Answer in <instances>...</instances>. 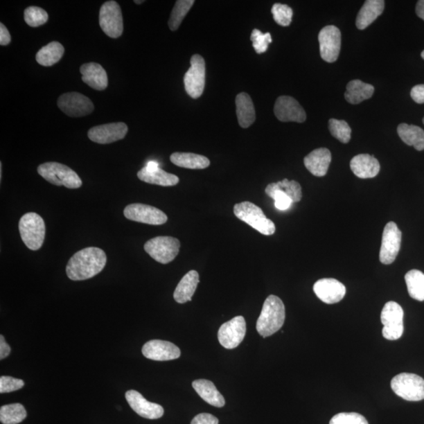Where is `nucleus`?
<instances>
[{
	"label": "nucleus",
	"mask_w": 424,
	"mask_h": 424,
	"mask_svg": "<svg viewBox=\"0 0 424 424\" xmlns=\"http://www.w3.org/2000/svg\"><path fill=\"white\" fill-rule=\"evenodd\" d=\"M191 67L184 76L186 93L193 98L202 96L205 86L206 68L202 56L194 55L191 60Z\"/></svg>",
	"instance_id": "obj_10"
},
{
	"label": "nucleus",
	"mask_w": 424,
	"mask_h": 424,
	"mask_svg": "<svg viewBox=\"0 0 424 424\" xmlns=\"http://www.w3.org/2000/svg\"><path fill=\"white\" fill-rule=\"evenodd\" d=\"M385 7L384 0H367L359 11L356 19V26L364 30L373 24L382 14Z\"/></svg>",
	"instance_id": "obj_24"
},
{
	"label": "nucleus",
	"mask_w": 424,
	"mask_h": 424,
	"mask_svg": "<svg viewBox=\"0 0 424 424\" xmlns=\"http://www.w3.org/2000/svg\"><path fill=\"white\" fill-rule=\"evenodd\" d=\"M404 311L398 303L390 301L381 312V322L385 326L382 335L388 340H397L403 337Z\"/></svg>",
	"instance_id": "obj_7"
},
{
	"label": "nucleus",
	"mask_w": 424,
	"mask_h": 424,
	"mask_svg": "<svg viewBox=\"0 0 424 424\" xmlns=\"http://www.w3.org/2000/svg\"><path fill=\"white\" fill-rule=\"evenodd\" d=\"M251 40L257 54H263L266 52L269 44L272 43L270 33H263L256 28L251 33Z\"/></svg>",
	"instance_id": "obj_40"
},
{
	"label": "nucleus",
	"mask_w": 424,
	"mask_h": 424,
	"mask_svg": "<svg viewBox=\"0 0 424 424\" xmlns=\"http://www.w3.org/2000/svg\"><path fill=\"white\" fill-rule=\"evenodd\" d=\"M170 160L176 166L188 169H204L210 165L207 157L191 152H174Z\"/></svg>",
	"instance_id": "obj_30"
},
{
	"label": "nucleus",
	"mask_w": 424,
	"mask_h": 424,
	"mask_svg": "<svg viewBox=\"0 0 424 424\" xmlns=\"http://www.w3.org/2000/svg\"><path fill=\"white\" fill-rule=\"evenodd\" d=\"M48 19L47 12L38 7H28L24 12V19L28 26L33 28L44 25Z\"/></svg>",
	"instance_id": "obj_38"
},
{
	"label": "nucleus",
	"mask_w": 424,
	"mask_h": 424,
	"mask_svg": "<svg viewBox=\"0 0 424 424\" xmlns=\"http://www.w3.org/2000/svg\"><path fill=\"white\" fill-rule=\"evenodd\" d=\"M236 107L239 125L241 127H249L256 121V109L251 97L247 93H240L236 98Z\"/></svg>",
	"instance_id": "obj_27"
},
{
	"label": "nucleus",
	"mask_w": 424,
	"mask_h": 424,
	"mask_svg": "<svg viewBox=\"0 0 424 424\" xmlns=\"http://www.w3.org/2000/svg\"><path fill=\"white\" fill-rule=\"evenodd\" d=\"M274 114L281 122L303 123L306 114L296 99L290 96H281L274 105Z\"/></svg>",
	"instance_id": "obj_17"
},
{
	"label": "nucleus",
	"mask_w": 424,
	"mask_h": 424,
	"mask_svg": "<svg viewBox=\"0 0 424 424\" xmlns=\"http://www.w3.org/2000/svg\"><path fill=\"white\" fill-rule=\"evenodd\" d=\"M11 37L7 27L3 23L0 24V44L7 46L10 43Z\"/></svg>",
	"instance_id": "obj_46"
},
{
	"label": "nucleus",
	"mask_w": 424,
	"mask_h": 424,
	"mask_svg": "<svg viewBox=\"0 0 424 424\" xmlns=\"http://www.w3.org/2000/svg\"><path fill=\"white\" fill-rule=\"evenodd\" d=\"M267 195L274 200V205L276 209L286 211L291 207L292 200L285 193L281 191L269 190L266 188Z\"/></svg>",
	"instance_id": "obj_42"
},
{
	"label": "nucleus",
	"mask_w": 424,
	"mask_h": 424,
	"mask_svg": "<svg viewBox=\"0 0 424 424\" xmlns=\"http://www.w3.org/2000/svg\"><path fill=\"white\" fill-rule=\"evenodd\" d=\"M128 127L125 123H111L94 127L88 132V138L94 143L109 144L125 139Z\"/></svg>",
	"instance_id": "obj_16"
},
{
	"label": "nucleus",
	"mask_w": 424,
	"mask_h": 424,
	"mask_svg": "<svg viewBox=\"0 0 424 424\" xmlns=\"http://www.w3.org/2000/svg\"><path fill=\"white\" fill-rule=\"evenodd\" d=\"M191 424H219V420L209 414H200L193 418Z\"/></svg>",
	"instance_id": "obj_44"
},
{
	"label": "nucleus",
	"mask_w": 424,
	"mask_h": 424,
	"mask_svg": "<svg viewBox=\"0 0 424 424\" xmlns=\"http://www.w3.org/2000/svg\"><path fill=\"white\" fill-rule=\"evenodd\" d=\"M374 91L375 88L373 85L365 84L362 80H353L346 85L344 96L347 102L356 105L372 98Z\"/></svg>",
	"instance_id": "obj_29"
},
{
	"label": "nucleus",
	"mask_w": 424,
	"mask_h": 424,
	"mask_svg": "<svg viewBox=\"0 0 424 424\" xmlns=\"http://www.w3.org/2000/svg\"><path fill=\"white\" fill-rule=\"evenodd\" d=\"M411 98L418 104L424 103V85H419L412 87Z\"/></svg>",
	"instance_id": "obj_45"
},
{
	"label": "nucleus",
	"mask_w": 424,
	"mask_h": 424,
	"mask_svg": "<svg viewBox=\"0 0 424 424\" xmlns=\"http://www.w3.org/2000/svg\"><path fill=\"white\" fill-rule=\"evenodd\" d=\"M82 80L97 91H104L108 86V76L105 70L96 62L82 64L80 67Z\"/></svg>",
	"instance_id": "obj_21"
},
{
	"label": "nucleus",
	"mask_w": 424,
	"mask_h": 424,
	"mask_svg": "<svg viewBox=\"0 0 424 424\" xmlns=\"http://www.w3.org/2000/svg\"><path fill=\"white\" fill-rule=\"evenodd\" d=\"M144 249L157 262L168 264L178 256L180 242L173 237H157L147 241Z\"/></svg>",
	"instance_id": "obj_8"
},
{
	"label": "nucleus",
	"mask_w": 424,
	"mask_h": 424,
	"mask_svg": "<svg viewBox=\"0 0 424 424\" xmlns=\"http://www.w3.org/2000/svg\"><path fill=\"white\" fill-rule=\"evenodd\" d=\"M391 386L398 396L409 402L424 399V380L416 374H398L392 379Z\"/></svg>",
	"instance_id": "obj_6"
},
{
	"label": "nucleus",
	"mask_w": 424,
	"mask_h": 424,
	"mask_svg": "<svg viewBox=\"0 0 424 424\" xmlns=\"http://www.w3.org/2000/svg\"><path fill=\"white\" fill-rule=\"evenodd\" d=\"M421 57L424 59V51L421 53Z\"/></svg>",
	"instance_id": "obj_50"
},
{
	"label": "nucleus",
	"mask_w": 424,
	"mask_h": 424,
	"mask_svg": "<svg viewBox=\"0 0 424 424\" xmlns=\"http://www.w3.org/2000/svg\"><path fill=\"white\" fill-rule=\"evenodd\" d=\"M274 21L281 26L287 27L290 26L292 20L293 10L286 4L275 3L272 10Z\"/></svg>",
	"instance_id": "obj_39"
},
{
	"label": "nucleus",
	"mask_w": 424,
	"mask_h": 424,
	"mask_svg": "<svg viewBox=\"0 0 424 424\" xmlns=\"http://www.w3.org/2000/svg\"><path fill=\"white\" fill-rule=\"evenodd\" d=\"M37 172L53 185L63 186L69 188H78L82 186L79 175L73 169L60 163H44L39 165Z\"/></svg>",
	"instance_id": "obj_5"
},
{
	"label": "nucleus",
	"mask_w": 424,
	"mask_h": 424,
	"mask_svg": "<svg viewBox=\"0 0 424 424\" xmlns=\"http://www.w3.org/2000/svg\"><path fill=\"white\" fill-rule=\"evenodd\" d=\"M351 169L358 178L373 179L379 174L380 164L373 156L359 154L352 159Z\"/></svg>",
	"instance_id": "obj_23"
},
{
	"label": "nucleus",
	"mask_w": 424,
	"mask_h": 424,
	"mask_svg": "<svg viewBox=\"0 0 424 424\" xmlns=\"http://www.w3.org/2000/svg\"><path fill=\"white\" fill-rule=\"evenodd\" d=\"M316 296L327 304L337 303L346 294V287L337 280L323 279L318 280L314 285Z\"/></svg>",
	"instance_id": "obj_20"
},
{
	"label": "nucleus",
	"mask_w": 424,
	"mask_h": 424,
	"mask_svg": "<svg viewBox=\"0 0 424 424\" xmlns=\"http://www.w3.org/2000/svg\"><path fill=\"white\" fill-rule=\"evenodd\" d=\"M329 424H369L365 417L357 412H341L334 416Z\"/></svg>",
	"instance_id": "obj_41"
},
{
	"label": "nucleus",
	"mask_w": 424,
	"mask_h": 424,
	"mask_svg": "<svg viewBox=\"0 0 424 424\" xmlns=\"http://www.w3.org/2000/svg\"><path fill=\"white\" fill-rule=\"evenodd\" d=\"M138 178L149 184L161 186H173L179 184L178 176L168 173L159 168L154 170H150L145 167L141 169L137 174Z\"/></svg>",
	"instance_id": "obj_28"
},
{
	"label": "nucleus",
	"mask_w": 424,
	"mask_h": 424,
	"mask_svg": "<svg viewBox=\"0 0 424 424\" xmlns=\"http://www.w3.org/2000/svg\"><path fill=\"white\" fill-rule=\"evenodd\" d=\"M269 190L281 191L290 197L293 203L300 202L302 199V188L299 182L287 179L270 184L267 186Z\"/></svg>",
	"instance_id": "obj_35"
},
{
	"label": "nucleus",
	"mask_w": 424,
	"mask_h": 424,
	"mask_svg": "<svg viewBox=\"0 0 424 424\" xmlns=\"http://www.w3.org/2000/svg\"><path fill=\"white\" fill-rule=\"evenodd\" d=\"M25 385V382L19 379L11 376H1L0 378V393H10L20 390Z\"/></svg>",
	"instance_id": "obj_43"
},
{
	"label": "nucleus",
	"mask_w": 424,
	"mask_h": 424,
	"mask_svg": "<svg viewBox=\"0 0 424 424\" xmlns=\"http://www.w3.org/2000/svg\"><path fill=\"white\" fill-rule=\"evenodd\" d=\"M402 232L396 222H388L382 233L380 260L382 264L390 265L396 260L402 244Z\"/></svg>",
	"instance_id": "obj_12"
},
{
	"label": "nucleus",
	"mask_w": 424,
	"mask_h": 424,
	"mask_svg": "<svg viewBox=\"0 0 424 424\" xmlns=\"http://www.w3.org/2000/svg\"><path fill=\"white\" fill-rule=\"evenodd\" d=\"M285 320V308L282 300L274 294L264 302L260 316L256 323V329L263 338L270 337L279 331Z\"/></svg>",
	"instance_id": "obj_2"
},
{
	"label": "nucleus",
	"mask_w": 424,
	"mask_h": 424,
	"mask_svg": "<svg viewBox=\"0 0 424 424\" xmlns=\"http://www.w3.org/2000/svg\"><path fill=\"white\" fill-rule=\"evenodd\" d=\"M123 214L129 220L149 224V225H163L168 221L167 215L161 210L143 204L127 205L123 211Z\"/></svg>",
	"instance_id": "obj_13"
},
{
	"label": "nucleus",
	"mask_w": 424,
	"mask_h": 424,
	"mask_svg": "<svg viewBox=\"0 0 424 424\" xmlns=\"http://www.w3.org/2000/svg\"><path fill=\"white\" fill-rule=\"evenodd\" d=\"M143 355L153 361H170L179 358L181 351L178 346L170 342L160 339H153L143 346Z\"/></svg>",
	"instance_id": "obj_18"
},
{
	"label": "nucleus",
	"mask_w": 424,
	"mask_h": 424,
	"mask_svg": "<svg viewBox=\"0 0 424 424\" xmlns=\"http://www.w3.org/2000/svg\"><path fill=\"white\" fill-rule=\"evenodd\" d=\"M143 2L144 1H137V0H136V1H134V3H136V4H141V3H143Z\"/></svg>",
	"instance_id": "obj_49"
},
{
	"label": "nucleus",
	"mask_w": 424,
	"mask_h": 424,
	"mask_svg": "<svg viewBox=\"0 0 424 424\" xmlns=\"http://www.w3.org/2000/svg\"><path fill=\"white\" fill-rule=\"evenodd\" d=\"M416 13L418 17L424 21V0H420L417 2Z\"/></svg>",
	"instance_id": "obj_48"
},
{
	"label": "nucleus",
	"mask_w": 424,
	"mask_h": 424,
	"mask_svg": "<svg viewBox=\"0 0 424 424\" xmlns=\"http://www.w3.org/2000/svg\"><path fill=\"white\" fill-rule=\"evenodd\" d=\"M125 398L132 409L141 417L157 420L164 416V410L161 405L149 402L136 391H127Z\"/></svg>",
	"instance_id": "obj_19"
},
{
	"label": "nucleus",
	"mask_w": 424,
	"mask_h": 424,
	"mask_svg": "<svg viewBox=\"0 0 424 424\" xmlns=\"http://www.w3.org/2000/svg\"><path fill=\"white\" fill-rule=\"evenodd\" d=\"M64 52V48L62 44L54 41L43 46L37 52L35 59L41 66L50 67L61 60Z\"/></svg>",
	"instance_id": "obj_32"
},
{
	"label": "nucleus",
	"mask_w": 424,
	"mask_h": 424,
	"mask_svg": "<svg viewBox=\"0 0 424 424\" xmlns=\"http://www.w3.org/2000/svg\"><path fill=\"white\" fill-rule=\"evenodd\" d=\"M246 334V321L244 317H235L224 323L218 333L220 344L226 349H234L244 340Z\"/></svg>",
	"instance_id": "obj_14"
},
{
	"label": "nucleus",
	"mask_w": 424,
	"mask_h": 424,
	"mask_svg": "<svg viewBox=\"0 0 424 424\" xmlns=\"http://www.w3.org/2000/svg\"><path fill=\"white\" fill-rule=\"evenodd\" d=\"M193 0H178L170 14L168 26L172 31H175L180 26L184 17L194 4Z\"/></svg>",
	"instance_id": "obj_36"
},
{
	"label": "nucleus",
	"mask_w": 424,
	"mask_h": 424,
	"mask_svg": "<svg viewBox=\"0 0 424 424\" xmlns=\"http://www.w3.org/2000/svg\"><path fill=\"white\" fill-rule=\"evenodd\" d=\"M233 212L236 217L263 235H273L276 227L272 220L265 215L263 210L249 202L235 204Z\"/></svg>",
	"instance_id": "obj_3"
},
{
	"label": "nucleus",
	"mask_w": 424,
	"mask_h": 424,
	"mask_svg": "<svg viewBox=\"0 0 424 424\" xmlns=\"http://www.w3.org/2000/svg\"><path fill=\"white\" fill-rule=\"evenodd\" d=\"M329 131L342 143H348L351 139V128L345 121L331 119L328 121Z\"/></svg>",
	"instance_id": "obj_37"
},
{
	"label": "nucleus",
	"mask_w": 424,
	"mask_h": 424,
	"mask_svg": "<svg viewBox=\"0 0 424 424\" xmlns=\"http://www.w3.org/2000/svg\"><path fill=\"white\" fill-rule=\"evenodd\" d=\"M192 385L199 396L206 403L217 408H222L225 405V399L211 381L197 380L193 381Z\"/></svg>",
	"instance_id": "obj_26"
},
{
	"label": "nucleus",
	"mask_w": 424,
	"mask_h": 424,
	"mask_svg": "<svg viewBox=\"0 0 424 424\" xmlns=\"http://www.w3.org/2000/svg\"><path fill=\"white\" fill-rule=\"evenodd\" d=\"M58 106L64 114L70 117L89 115L94 109L91 100L78 92L62 94L58 100Z\"/></svg>",
	"instance_id": "obj_11"
},
{
	"label": "nucleus",
	"mask_w": 424,
	"mask_h": 424,
	"mask_svg": "<svg viewBox=\"0 0 424 424\" xmlns=\"http://www.w3.org/2000/svg\"><path fill=\"white\" fill-rule=\"evenodd\" d=\"M200 282L199 274L196 270L188 272L177 285L174 299L177 303H185L191 301Z\"/></svg>",
	"instance_id": "obj_25"
},
{
	"label": "nucleus",
	"mask_w": 424,
	"mask_h": 424,
	"mask_svg": "<svg viewBox=\"0 0 424 424\" xmlns=\"http://www.w3.org/2000/svg\"><path fill=\"white\" fill-rule=\"evenodd\" d=\"M19 231L23 242L28 249L37 251L43 246L46 227L43 218L35 212L24 215L19 222Z\"/></svg>",
	"instance_id": "obj_4"
},
{
	"label": "nucleus",
	"mask_w": 424,
	"mask_h": 424,
	"mask_svg": "<svg viewBox=\"0 0 424 424\" xmlns=\"http://www.w3.org/2000/svg\"><path fill=\"white\" fill-rule=\"evenodd\" d=\"M107 262L105 251L90 247L76 252L67 266L68 278L72 281H85L101 273Z\"/></svg>",
	"instance_id": "obj_1"
},
{
	"label": "nucleus",
	"mask_w": 424,
	"mask_h": 424,
	"mask_svg": "<svg viewBox=\"0 0 424 424\" xmlns=\"http://www.w3.org/2000/svg\"><path fill=\"white\" fill-rule=\"evenodd\" d=\"M10 353V347L6 342L3 335H0V359H3L9 356Z\"/></svg>",
	"instance_id": "obj_47"
},
{
	"label": "nucleus",
	"mask_w": 424,
	"mask_h": 424,
	"mask_svg": "<svg viewBox=\"0 0 424 424\" xmlns=\"http://www.w3.org/2000/svg\"><path fill=\"white\" fill-rule=\"evenodd\" d=\"M27 412L21 404L15 403L2 406L0 421L3 424H19L26 419Z\"/></svg>",
	"instance_id": "obj_34"
},
{
	"label": "nucleus",
	"mask_w": 424,
	"mask_h": 424,
	"mask_svg": "<svg viewBox=\"0 0 424 424\" xmlns=\"http://www.w3.org/2000/svg\"><path fill=\"white\" fill-rule=\"evenodd\" d=\"M423 125H424V117H423Z\"/></svg>",
	"instance_id": "obj_51"
},
{
	"label": "nucleus",
	"mask_w": 424,
	"mask_h": 424,
	"mask_svg": "<svg viewBox=\"0 0 424 424\" xmlns=\"http://www.w3.org/2000/svg\"><path fill=\"white\" fill-rule=\"evenodd\" d=\"M398 134L406 145L414 146L418 151L424 150V131L420 127L400 123Z\"/></svg>",
	"instance_id": "obj_31"
},
{
	"label": "nucleus",
	"mask_w": 424,
	"mask_h": 424,
	"mask_svg": "<svg viewBox=\"0 0 424 424\" xmlns=\"http://www.w3.org/2000/svg\"><path fill=\"white\" fill-rule=\"evenodd\" d=\"M99 25L111 38L120 37L123 32L121 8L116 1L105 2L99 12Z\"/></svg>",
	"instance_id": "obj_9"
},
{
	"label": "nucleus",
	"mask_w": 424,
	"mask_h": 424,
	"mask_svg": "<svg viewBox=\"0 0 424 424\" xmlns=\"http://www.w3.org/2000/svg\"><path fill=\"white\" fill-rule=\"evenodd\" d=\"M321 56L324 61L333 63L337 60L341 47V33L337 27L328 26L318 35Z\"/></svg>",
	"instance_id": "obj_15"
},
{
	"label": "nucleus",
	"mask_w": 424,
	"mask_h": 424,
	"mask_svg": "<svg viewBox=\"0 0 424 424\" xmlns=\"http://www.w3.org/2000/svg\"><path fill=\"white\" fill-rule=\"evenodd\" d=\"M405 280L409 296L418 301H424V274L421 270H412L405 274Z\"/></svg>",
	"instance_id": "obj_33"
},
{
	"label": "nucleus",
	"mask_w": 424,
	"mask_h": 424,
	"mask_svg": "<svg viewBox=\"0 0 424 424\" xmlns=\"http://www.w3.org/2000/svg\"><path fill=\"white\" fill-rule=\"evenodd\" d=\"M332 161V154L326 148L312 151L304 158V164L309 172L317 177L325 176Z\"/></svg>",
	"instance_id": "obj_22"
}]
</instances>
